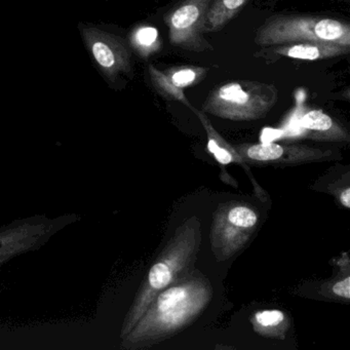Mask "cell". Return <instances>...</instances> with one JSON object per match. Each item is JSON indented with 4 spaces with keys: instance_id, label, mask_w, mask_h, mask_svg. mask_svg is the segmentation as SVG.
I'll list each match as a JSON object with an SVG mask.
<instances>
[{
    "instance_id": "1",
    "label": "cell",
    "mask_w": 350,
    "mask_h": 350,
    "mask_svg": "<svg viewBox=\"0 0 350 350\" xmlns=\"http://www.w3.org/2000/svg\"><path fill=\"white\" fill-rule=\"evenodd\" d=\"M213 286L198 271L170 284L161 291L124 337V347H150L189 327L212 301Z\"/></svg>"
},
{
    "instance_id": "2",
    "label": "cell",
    "mask_w": 350,
    "mask_h": 350,
    "mask_svg": "<svg viewBox=\"0 0 350 350\" xmlns=\"http://www.w3.org/2000/svg\"><path fill=\"white\" fill-rule=\"evenodd\" d=\"M202 237V226L196 217L188 219L177 229L151 266L134 304L126 315L122 327V338L130 333L161 291L193 271Z\"/></svg>"
},
{
    "instance_id": "3",
    "label": "cell",
    "mask_w": 350,
    "mask_h": 350,
    "mask_svg": "<svg viewBox=\"0 0 350 350\" xmlns=\"http://www.w3.org/2000/svg\"><path fill=\"white\" fill-rule=\"evenodd\" d=\"M256 42L262 46L321 42L349 48L350 28L329 18L282 16L266 22L258 31Z\"/></svg>"
},
{
    "instance_id": "4",
    "label": "cell",
    "mask_w": 350,
    "mask_h": 350,
    "mask_svg": "<svg viewBox=\"0 0 350 350\" xmlns=\"http://www.w3.org/2000/svg\"><path fill=\"white\" fill-rule=\"evenodd\" d=\"M272 85L230 83L219 88L204 104V109L218 118L233 120L263 118L276 101Z\"/></svg>"
},
{
    "instance_id": "5",
    "label": "cell",
    "mask_w": 350,
    "mask_h": 350,
    "mask_svg": "<svg viewBox=\"0 0 350 350\" xmlns=\"http://www.w3.org/2000/svg\"><path fill=\"white\" fill-rule=\"evenodd\" d=\"M77 28L100 75L110 87H118L132 71V54L126 40L106 25L83 22Z\"/></svg>"
},
{
    "instance_id": "6",
    "label": "cell",
    "mask_w": 350,
    "mask_h": 350,
    "mask_svg": "<svg viewBox=\"0 0 350 350\" xmlns=\"http://www.w3.org/2000/svg\"><path fill=\"white\" fill-rule=\"evenodd\" d=\"M213 228V243L220 259L229 258L241 249L258 223V215L253 208L234 204L226 211L218 212Z\"/></svg>"
},
{
    "instance_id": "7",
    "label": "cell",
    "mask_w": 350,
    "mask_h": 350,
    "mask_svg": "<svg viewBox=\"0 0 350 350\" xmlns=\"http://www.w3.org/2000/svg\"><path fill=\"white\" fill-rule=\"evenodd\" d=\"M211 0H186L171 15L170 40L183 48L202 49L200 33L204 31Z\"/></svg>"
},
{
    "instance_id": "8",
    "label": "cell",
    "mask_w": 350,
    "mask_h": 350,
    "mask_svg": "<svg viewBox=\"0 0 350 350\" xmlns=\"http://www.w3.org/2000/svg\"><path fill=\"white\" fill-rule=\"evenodd\" d=\"M59 222L36 220L0 229V262L42 243L58 228Z\"/></svg>"
},
{
    "instance_id": "9",
    "label": "cell",
    "mask_w": 350,
    "mask_h": 350,
    "mask_svg": "<svg viewBox=\"0 0 350 350\" xmlns=\"http://www.w3.org/2000/svg\"><path fill=\"white\" fill-rule=\"evenodd\" d=\"M347 46L338 44H321V42H297L286 44L273 50L275 54L282 55L297 60L314 61L332 58L348 53Z\"/></svg>"
},
{
    "instance_id": "10",
    "label": "cell",
    "mask_w": 350,
    "mask_h": 350,
    "mask_svg": "<svg viewBox=\"0 0 350 350\" xmlns=\"http://www.w3.org/2000/svg\"><path fill=\"white\" fill-rule=\"evenodd\" d=\"M247 0H217L206 14L204 31L222 27L243 7Z\"/></svg>"
},
{
    "instance_id": "11",
    "label": "cell",
    "mask_w": 350,
    "mask_h": 350,
    "mask_svg": "<svg viewBox=\"0 0 350 350\" xmlns=\"http://www.w3.org/2000/svg\"><path fill=\"white\" fill-rule=\"evenodd\" d=\"M300 126L303 130L327 134L329 136H338L343 138L341 129L336 126L335 122L327 114L321 110H310L303 114L300 120Z\"/></svg>"
},
{
    "instance_id": "12",
    "label": "cell",
    "mask_w": 350,
    "mask_h": 350,
    "mask_svg": "<svg viewBox=\"0 0 350 350\" xmlns=\"http://www.w3.org/2000/svg\"><path fill=\"white\" fill-rule=\"evenodd\" d=\"M286 153V148L278 143H260L257 145H252L245 149V155L247 159L254 161H262V163H269V161H280Z\"/></svg>"
},
{
    "instance_id": "13",
    "label": "cell",
    "mask_w": 350,
    "mask_h": 350,
    "mask_svg": "<svg viewBox=\"0 0 350 350\" xmlns=\"http://www.w3.org/2000/svg\"><path fill=\"white\" fill-rule=\"evenodd\" d=\"M198 116H200V118L202 120L204 128L206 129V132H208V150L214 154L217 161L222 163V165H229V163L234 161V159L237 161V159H234V157H233L232 153L227 149L226 145H222V140H221L220 136L216 134L213 126L208 124V120L202 114L198 113Z\"/></svg>"
},
{
    "instance_id": "14",
    "label": "cell",
    "mask_w": 350,
    "mask_h": 350,
    "mask_svg": "<svg viewBox=\"0 0 350 350\" xmlns=\"http://www.w3.org/2000/svg\"><path fill=\"white\" fill-rule=\"evenodd\" d=\"M284 319H286V315L278 309L259 311L254 317L256 325L259 327L264 333L275 332V329L284 323Z\"/></svg>"
},
{
    "instance_id": "15",
    "label": "cell",
    "mask_w": 350,
    "mask_h": 350,
    "mask_svg": "<svg viewBox=\"0 0 350 350\" xmlns=\"http://www.w3.org/2000/svg\"><path fill=\"white\" fill-rule=\"evenodd\" d=\"M159 40V32L154 27H140L135 32L133 44L141 52H151Z\"/></svg>"
},
{
    "instance_id": "16",
    "label": "cell",
    "mask_w": 350,
    "mask_h": 350,
    "mask_svg": "<svg viewBox=\"0 0 350 350\" xmlns=\"http://www.w3.org/2000/svg\"><path fill=\"white\" fill-rule=\"evenodd\" d=\"M198 77V73L193 69H180L176 72L172 73L171 85L174 89H183L187 85H191Z\"/></svg>"
},
{
    "instance_id": "17",
    "label": "cell",
    "mask_w": 350,
    "mask_h": 350,
    "mask_svg": "<svg viewBox=\"0 0 350 350\" xmlns=\"http://www.w3.org/2000/svg\"><path fill=\"white\" fill-rule=\"evenodd\" d=\"M334 294L337 295V296L342 297V298H345L346 300H349L350 299V278L349 276H346L344 280H340V282H336L333 286Z\"/></svg>"
},
{
    "instance_id": "18",
    "label": "cell",
    "mask_w": 350,
    "mask_h": 350,
    "mask_svg": "<svg viewBox=\"0 0 350 350\" xmlns=\"http://www.w3.org/2000/svg\"><path fill=\"white\" fill-rule=\"evenodd\" d=\"M284 134V133L282 131L267 129V130H264L263 133H262L261 143L273 142L275 139L280 138Z\"/></svg>"
},
{
    "instance_id": "19",
    "label": "cell",
    "mask_w": 350,
    "mask_h": 350,
    "mask_svg": "<svg viewBox=\"0 0 350 350\" xmlns=\"http://www.w3.org/2000/svg\"><path fill=\"white\" fill-rule=\"evenodd\" d=\"M340 202L345 208H350V189L349 187L345 188L340 194Z\"/></svg>"
}]
</instances>
